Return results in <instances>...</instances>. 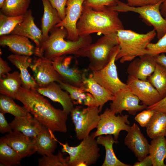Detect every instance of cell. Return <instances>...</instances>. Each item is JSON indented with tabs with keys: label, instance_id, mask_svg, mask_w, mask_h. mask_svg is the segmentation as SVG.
Returning <instances> with one entry per match:
<instances>
[{
	"label": "cell",
	"instance_id": "cell-4",
	"mask_svg": "<svg viewBox=\"0 0 166 166\" xmlns=\"http://www.w3.org/2000/svg\"><path fill=\"white\" fill-rule=\"evenodd\" d=\"M156 35L154 29L143 34L124 29L118 31L117 40L120 49L116 61L119 60L123 63L148 54L147 46Z\"/></svg>",
	"mask_w": 166,
	"mask_h": 166
},
{
	"label": "cell",
	"instance_id": "cell-2",
	"mask_svg": "<svg viewBox=\"0 0 166 166\" xmlns=\"http://www.w3.org/2000/svg\"><path fill=\"white\" fill-rule=\"evenodd\" d=\"M77 29L81 37L95 33L109 34L117 33L124 27L118 12L108 7L102 10H95L84 2Z\"/></svg>",
	"mask_w": 166,
	"mask_h": 166
},
{
	"label": "cell",
	"instance_id": "cell-29",
	"mask_svg": "<svg viewBox=\"0 0 166 166\" xmlns=\"http://www.w3.org/2000/svg\"><path fill=\"white\" fill-rule=\"evenodd\" d=\"M22 86L20 73L18 71L8 73L5 77L0 78V93L14 99Z\"/></svg>",
	"mask_w": 166,
	"mask_h": 166
},
{
	"label": "cell",
	"instance_id": "cell-52",
	"mask_svg": "<svg viewBox=\"0 0 166 166\" xmlns=\"http://www.w3.org/2000/svg\"><path fill=\"white\" fill-rule=\"evenodd\" d=\"M165 18L166 19V18Z\"/></svg>",
	"mask_w": 166,
	"mask_h": 166
},
{
	"label": "cell",
	"instance_id": "cell-23",
	"mask_svg": "<svg viewBox=\"0 0 166 166\" xmlns=\"http://www.w3.org/2000/svg\"><path fill=\"white\" fill-rule=\"evenodd\" d=\"M9 124L13 131L20 132L26 136L35 139L43 126L30 113L25 116L15 117Z\"/></svg>",
	"mask_w": 166,
	"mask_h": 166
},
{
	"label": "cell",
	"instance_id": "cell-49",
	"mask_svg": "<svg viewBox=\"0 0 166 166\" xmlns=\"http://www.w3.org/2000/svg\"><path fill=\"white\" fill-rule=\"evenodd\" d=\"M5 0H0V8L1 9L4 3Z\"/></svg>",
	"mask_w": 166,
	"mask_h": 166
},
{
	"label": "cell",
	"instance_id": "cell-32",
	"mask_svg": "<svg viewBox=\"0 0 166 166\" xmlns=\"http://www.w3.org/2000/svg\"><path fill=\"white\" fill-rule=\"evenodd\" d=\"M30 0H5L0 12L9 16L24 15L28 10Z\"/></svg>",
	"mask_w": 166,
	"mask_h": 166
},
{
	"label": "cell",
	"instance_id": "cell-42",
	"mask_svg": "<svg viewBox=\"0 0 166 166\" xmlns=\"http://www.w3.org/2000/svg\"><path fill=\"white\" fill-rule=\"evenodd\" d=\"M127 4L132 7H140L156 4L162 0H126Z\"/></svg>",
	"mask_w": 166,
	"mask_h": 166
},
{
	"label": "cell",
	"instance_id": "cell-43",
	"mask_svg": "<svg viewBox=\"0 0 166 166\" xmlns=\"http://www.w3.org/2000/svg\"><path fill=\"white\" fill-rule=\"evenodd\" d=\"M13 131L10 124L5 119L4 114L0 112V132L2 133H10Z\"/></svg>",
	"mask_w": 166,
	"mask_h": 166
},
{
	"label": "cell",
	"instance_id": "cell-5",
	"mask_svg": "<svg viewBox=\"0 0 166 166\" xmlns=\"http://www.w3.org/2000/svg\"><path fill=\"white\" fill-rule=\"evenodd\" d=\"M118 45L117 33L104 35L96 42L81 49L76 56L88 58L89 69L92 71L98 70L108 63Z\"/></svg>",
	"mask_w": 166,
	"mask_h": 166
},
{
	"label": "cell",
	"instance_id": "cell-22",
	"mask_svg": "<svg viewBox=\"0 0 166 166\" xmlns=\"http://www.w3.org/2000/svg\"><path fill=\"white\" fill-rule=\"evenodd\" d=\"M7 58L19 70L22 81V86L27 89L37 90L38 86L28 70L32 63V59L30 56L14 54L9 55Z\"/></svg>",
	"mask_w": 166,
	"mask_h": 166
},
{
	"label": "cell",
	"instance_id": "cell-7",
	"mask_svg": "<svg viewBox=\"0 0 166 166\" xmlns=\"http://www.w3.org/2000/svg\"><path fill=\"white\" fill-rule=\"evenodd\" d=\"M162 2V0L154 4L132 7L119 1L116 6L109 7L118 12H132L138 14L147 25L153 26L156 32L157 37L159 39L166 33V19L160 11Z\"/></svg>",
	"mask_w": 166,
	"mask_h": 166
},
{
	"label": "cell",
	"instance_id": "cell-6",
	"mask_svg": "<svg viewBox=\"0 0 166 166\" xmlns=\"http://www.w3.org/2000/svg\"><path fill=\"white\" fill-rule=\"evenodd\" d=\"M57 141L62 147L61 152L69 155V166H90L95 164L100 156L99 144L91 135L74 147L69 146L67 142L63 144Z\"/></svg>",
	"mask_w": 166,
	"mask_h": 166
},
{
	"label": "cell",
	"instance_id": "cell-14",
	"mask_svg": "<svg viewBox=\"0 0 166 166\" xmlns=\"http://www.w3.org/2000/svg\"><path fill=\"white\" fill-rule=\"evenodd\" d=\"M126 84L142 104L147 107L153 105L162 98L158 91L148 80H142L128 76Z\"/></svg>",
	"mask_w": 166,
	"mask_h": 166
},
{
	"label": "cell",
	"instance_id": "cell-18",
	"mask_svg": "<svg viewBox=\"0 0 166 166\" xmlns=\"http://www.w3.org/2000/svg\"><path fill=\"white\" fill-rule=\"evenodd\" d=\"M157 63L154 56L145 54L132 60L128 65L127 72L129 76L146 81L154 72Z\"/></svg>",
	"mask_w": 166,
	"mask_h": 166
},
{
	"label": "cell",
	"instance_id": "cell-10",
	"mask_svg": "<svg viewBox=\"0 0 166 166\" xmlns=\"http://www.w3.org/2000/svg\"><path fill=\"white\" fill-rule=\"evenodd\" d=\"M119 49L118 45L108 63L102 69L93 71L91 73L97 82L113 95L120 89L128 87L118 76L115 61Z\"/></svg>",
	"mask_w": 166,
	"mask_h": 166
},
{
	"label": "cell",
	"instance_id": "cell-46",
	"mask_svg": "<svg viewBox=\"0 0 166 166\" xmlns=\"http://www.w3.org/2000/svg\"><path fill=\"white\" fill-rule=\"evenodd\" d=\"M134 166H152V159L149 155L147 156L142 160L136 162Z\"/></svg>",
	"mask_w": 166,
	"mask_h": 166
},
{
	"label": "cell",
	"instance_id": "cell-11",
	"mask_svg": "<svg viewBox=\"0 0 166 166\" xmlns=\"http://www.w3.org/2000/svg\"><path fill=\"white\" fill-rule=\"evenodd\" d=\"M114 96L110 104V109L116 114H121L123 111H126L129 114L135 115L137 112L147 107L143 104H139L140 100L132 93L128 87L120 89Z\"/></svg>",
	"mask_w": 166,
	"mask_h": 166
},
{
	"label": "cell",
	"instance_id": "cell-20",
	"mask_svg": "<svg viewBox=\"0 0 166 166\" xmlns=\"http://www.w3.org/2000/svg\"><path fill=\"white\" fill-rule=\"evenodd\" d=\"M63 90L58 83L53 82L45 87H39L37 90L53 101L60 103L63 109L69 114L74 108V103L69 93Z\"/></svg>",
	"mask_w": 166,
	"mask_h": 166
},
{
	"label": "cell",
	"instance_id": "cell-1",
	"mask_svg": "<svg viewBox=\"0 0 166 166\" xmlns=\"http://www.w3.org/2000/svg\"><path fill=\"white\" fill-rule=\"evenodd\" d=\"M15 99L21 102L35 118L53 132H67L66 122L69 114L63 109L55 108L37 90L22 86Z\"/></svg>",
	"mask_w": 166,
	"mask_h": 166
},
{
	"label": "cell",
	"instance_id": "cell-44",
	"mask_svg": "<svg viewBox=\"0 0 166 166\" xmlns=\"http://www.w3.org/2000/svg\"><path fill=\"white\" fill-rule=\"evenodd\" d=\"M146 109L166 113V96L155 104L147 107Z\"/></svg>",
	"mask_w": 166,
	"mask_h": 166
},
{
	"label": "cell",
	"instance_id": "cell-12",
	"mask_svg": "<svg viewBox=\"0 0 166 166\" xmlns=\"http://www.w3.org/2000/svg\"><path fill=\"white\" fill-rule=\"evenodd\" d=\"M85 0H67L65 8V16L57 24V27L65 28L68 33L67 39L77 41L79 38L77 24L82 14L83 4Z\"/></svg>",
	"mask_w": 166,
	"mask_h": 166
},
{
	"label": "cell",
	"instance_id": "cell-19",
	"mask_svg": "<svg viewBox=\"0 0 166 166\" xmlns=\"http://www.w3.org/2000/svg\"><path fill=\"white\" fill-rule=\"evenodd\" d=\"M0 45L7 46L14 54L29 56L34 54L35 49L28 38L12 34L0 36Z\"/></svg>",
	"mask_w": 166,
	"mask_h": 166
},
{
	"label": "cell",
	"instance_id": "cell-31",
	"mask_svg": "<svg viewBox=\"0 0 166 166\" xmlns=\"http://www.w3.org/2000/svg\"><path fill=\"white\" fill-rule=\"evenodd\" d=\"M148 136L151 139L166 136V113L155 111L146 127Z\"/></svg>",
	"mask_w": 166,
	"mask_h": 166
},
{
	"label": "cell",
	"instance_id": "cell-3",
	"mask_svg": "<svg viewBox=\"0 0 166 166\" xmlns=\"http://www.w3.org/2000/svg\"><path fill=\"white\" fill-rule=\"evenodd\" d=\"M50 34L46 40L42 41L40 46L35 47L34 54L38 57L51 60L54 58L69 54L76 56L81 48L92 43L90 35L80 36L77 41L65 40L68 33L62 27L56 26L50 30Z\"/></svg>",
	"mask_w": 166,
	"mask_h": 166
},
{
	"label": "cell",
	"instance_id": "cell-24",
	"mask_svg": "<svg viewBox=\"0 0 166 166\" xmlns=\"http://www.w3.org/2000/svg\"><path fill=\"white\" fill-rule=\"evenodd\" d=\"M82 88L93 97L98 104L100 112L106 102L112 101L114 98V95L97 82L93 77L92 74L87 77L85 73Z\"/></svg>",
	"mask_w": 166,
	"mask_h": 166
},
{
	"label": "cell",
	"instance_id": "cell-9",
	"mask_svg": "<svg viewBox=\"0 0 166 166\" xmlns=\"http://www.w3.org/2000/svg\"><path fill=\"white\" fill-rule=\"evenodd\" d=\"M100 116L96 131L91 134L94 138L101 135H112L117 141L120 132L122 131L128 132L130 128L128 115L116 116L113 111L107 108Z\"/></svg>",
	"mask_w": 166,
	"mask_h": 166
},
{
	"label": "cell",
	"instance_id": "cell-17",
	"mask_svg": "<svg viewBox=\"0 0 166 166\" xmlns=\"http://www.w3.org/2000/svg\"><path fill=\"white\" fill-rule=\"evenodd\" d=\"M1 138L22 158L37 152L35 139L27 136L20 132L13 131Z\"/></svg>",
	"mask_w": 166,
	"mask_h": 166
},
{
	"label": "cell",
	"instance_id": "cell-21",
	"mask_svg": "<svg viewBox=\"0 0 166 166\" xmlns=\"http://www.w3.org/2000/svg\"><path fill=\"white\" fill-rule=\"evenodd\" d=\"M10 34L24 36L31 39L34 42L37 48L40 46L42 41V31L35 23L31 9L27 11L24 15L23 21L16 25Z\"/></svg>",
	"mask_w": 166,
	"mask_h": 166
},
{
	"label": "cell",
	"instance_id": "cell-34",
	"mask_svg": "<svg viewBox=\"0 0 166 166\" xmlns=\"http://www.w3.org/2000/svg\"><path fill=\"white\" fill-rule=\"evenodd\" d=\"M14 99L1 94L0 95V111L4 114H10L15 117H19L27 115L29 112L24 106L17 104Z\"/></svg>",
	"mask_w": 166,
	"mask_h": 166
},
{
	"label": "cell",
	"instance_id": "cell-45",
	"mask_svg": "<svg viewBox=\"0 0 166 166\" xmlns=\"http://www.w3.org/2000/svg\"><path fill=\"white\" fill-rule=\"evenodd\" d=\"M7 62L0 57V78L5 77L11 71Z\"/></svg>",
	"mask_w": 166,
	"mask_h": 166
},
{
	"label": "cell",
	"instance_id": "cell-48",
	"mask_svg": "<svg viewBox=\"0 0 166 166\" xmlns=\"http://www.w3.org/2000/svg\"><path fill=\"white\" fill-rule=\"evenodd\" d=\"M160 11L162 16L166 18V0H162V2L160 6Z\"/></svg>",
	"mask_w": 166,
	"mask_h": 166
},
{
	"label": "cell",
	"instance_id": "cell-8",
	"mask_svg": "<svg viewBox=\"0 0 166 166\" xmlns=\"http://www.w3.org/2000/svg\"><path fill=\"white\" fill-rule=\"evenodd\" d=\"M100 112L97 106L85 108L77 106L72 110L71 116L78 140H82L89 136L90 132L97 128L100 118Z\"/></svg>",
	"mask_w": 166,
	"mask_h": 166
},
{
	"label": "cell",
	"instance_id": "cell-50",
	"mask_svg": "<svg viewBox=\"0 0 166 166\" xmlns=\"http://www.w3.org/2000/svg\"><path fill=\"white\" fill-rule=\"evenodd\" d=\"M23 0V1H27V0Z\"/></svg>",
	"mask_w": 166,
	"mask_h": 166
},
{
	"label": "cell",
	"instance_id": "cell-47",
	"mask_svg": "<svg viewBox=\"0 0 166 166\" xmlns=\"http://www.w3.org/2000/svg\"><path fill=\"white\" fill-rule=\"evenodd\" d=\"M154 57L157 63L166 68V55L163 53Z\"/></svg>",
	"mask_w": 166,
	"mask_h": 166
},
{
	"label": "cell",
	"instance_id": "cell-30",
	"mask_svg": "<svg viewBox=\"0 0 166 166\" xmlns=\"http://www.w3.org/2000/svg\"><path fill=\"white\" fill-rule=\"evenodd\" d=\"M149 155L153 166H166V139L161 136L152 139L149 147Z\"/></svg>",
	"mask_w": 166,
	"mask_h": 166
},
{
	"label": "cell",
	"instance_id": "cell-33",
	"mask_svg": "<svg viewBox=\"0 0 166 166\" xmlns=\"http://www.w3.org/2000/svg\"><path fill=\"white\" fill-rule=\"evenodd\" d=\"M147 80L156 89L162 98L166 96V68L157 63L154 72Z\"/></svg>",
	"mask_w": 166,
	"mask_h": 166
},
{
	"label": "cell",
	"instance_id": "cell-40",
	"mask_svg": "<svg viewBox=\"0 0 166 166\" xmlns=\"http://www.w3.org/2000/svg\"><path fill=\"white\" fill-rule=\"evenodd\" d=\"M155 112V111L152 109L144 110L135 116L134 119L141 127H146Z\"/></svg>",
	"mask_w": 166,
	"mask_h": 166
},
{
	"label": "cell",
	"instance_id": "cell-37",
	"mask_svg": "<svg viewBox=\"0 0 166 166\" xmlns=\"http://www.w3.org/2000/svg\"><path fill=\"white\" fill-rule=\"evenodd\" d=\"M69 156L65 158L63 152L59 151L56 155L53 154L43 155L38 160L39 166H69Z\"/></svg>",
	"mask_w": 166,
	"mask_h": 166
},
{
	"label": "cell",
	"instance_id": "cell-38",
	"mask_svg": "<svg viewBox=\"0 0 166 166\" xmlns=\"http://www.w3.org/2000/svg\"><path fill=\"white\" fill-rule=\"evenodd\" d=\"M156 43H149L147 46L148 54L155 56L166 53V33Z\"/></svg>",
	"mask_w": 166,
	"mask_h": 166
},
{
	"label": "cell",
	"instance_id": "cell-15",
	"mask_svg": "<svg viewBox=\"0 0 166 166\" xmlns=\"http://www.w3.org/2000/svg\"><path fill=\"white\" fill-rule=\"evenodd\" d=\"M72 57L66 55L52 60L54 67L60 76L62 82L75 86H83V76L85 73L78 68L71 67Z\"/></svg>",
	"mask_w": 166,
	"mask_h": 166
},
{
	"label": "cell",
	"instance_id": "cell-39",
	"mask_svg": "<svg viewBox=\"0 0 166 166\" xmlns=\"http://www.w3.org/2000/svg\"><path fill=\"white\" fill-rule=\"evenodd\" d=\"M119 0H85V4L97 10H103L107 7L116 6Z\"/></svg>",
	"mask_w": 166,
	"mask_h": 166
},
{
	"label": "cell",
	"instance_id": "cell-51",
	"mask_svg": "<svg viewBox=\"0 0 166 166\" xmlns=\"http://www.w3.org/2000/svg\"><path fill=\"white\" fill-rule=\"evenodd\" d=\"M165 160V162H166V159Z\"/></svg>",
	"mask_w": 166,
	"mask_h": 166
},
{
	"label": "cell",
	"instance_id": "cell-25",
	"mask_svg": "<svg viewBox=\"0 0 166 166\" xmlns=\"http://www.w3.org/2000/svg\"><path fill=\"white\" fill-rule=\"evenodd\" d=\"M53 133L43 125L35 139L37 152L40 154L42 156L49 155L55 152L58 141Z\"/></svg>",
	"mask_w": 166,
	"mask_h": 166
},
{
	"label": "cell",
	"instance_id": "cell-35",
	"mask_svg": "<svg viewBox=\"0 0 166 166\" xmlns=\"http://www.w3.org/2000/svg\"><path fill=\"white\" fill-rule=\"evenodd\" d=\"M22 159L15 150L0 138V164L6 166L18 165Z\"/></svg>",
	"mask_w": 166,
	"mask_h": 166
},
{
	"label": "cell",
	"instance_id": "cell-36",
	"mask_svg": "<svg viewBox=\"0 0 166 166\" xmlns=\"http://www.w3.org/2000/svg\"><path fill=\"white\" fill-rule=\"evenodd\" d=\"M24 15L9 16L0 12V35L10 34L16 25L23 20Z\"/></svg>",
	"mask_w": 166,
	"mask_h": 166
},
{
	"label": "cell",
	"instance_id": "cell-41",
	"mask_svg": "<svg viewBox=\"0 0 166 166\" xmlns=\"http://www.w3.org/2000/svg\"><path fill=\"white\" fill-rule=\"evenodd\" d=\"M52 6L57 11L61 20L65 16V8L67 0H49Z\"/></svg>",
	"mask_w": 166,
	"mask_h": 166
},
{
	"label": "cell",
	"instance_id": "cell-27",
	"mask_svg": "<svg viewBox=\"0 0 166 166\" xmlns=\"http://www.w3.org/2000/svg\"><path fill=\"white\" fill-rule=\"evenodd\" d=\"M58 83L63 89L69 93L74 104L99 107L97 102L92 95L85 92L82 88L73 86L63 82Z\"/></svg>",
	"mask_w": 166,
	"mask_h": 166
},
{
	"label": "cell",
	"instance_id": "cell-13",
	"mask_svg": "<svg viewBox=\"0 0 166 166\" xmlns=\"http://www.w3.org/2000/svg\"><path fill=\"white\" fill-rule=\"evenodd\" d=\"M30 68L39 88L45 87L53 82H62L51 60L38 57L34 60Z\"/></svg>",
	"mask_w": 166,
	"mask_h": 166
},
{
	"label": "cell",
	"instance_id": "cell-16",
	"mask_svg": "<svg viewBox=\"0 0 166 166\" xmlns=\"http://www.w3.org/2000/svg\"><path fill=\"white\" fill-rule=\"evenodd\" d=\"M127 132L124 144L141 161L149 154L150 144L136 124L134 123Z\"/></svg>",
	"mask_w": 166,
	"mask_h": 166
},
{
	"label": "cell",
	"instance_id": "cell-26",
	"mask_svg": "<svg viewBox=\"0 0 166 166\" xmlns=\"http://www.w3.org/2000/svg\"><path fill=\"white\" fill-rule=\"evenodd\" d=\"M41 0L44 8L41 25L43 41L49 37L51 29L59 23L61 19L57 11L52 6L49 0Z\"/></svg>",
	"mask_w": 166,
	"mask_h": 166
},
{
	"label": "cell",
	"instance_id": "cell-28",
	"mask_svg": "<svg viewBox=\"0 0 166 166\" xmlns=\"http://www.w3.org/2000/svg\"><path fill=\"white\" fill-rule=\"evenodd\" d=\"M96 140L97 144L104 147L105 149V156L102 166H131L121 161L116 156L113 146V144L117 143L118 141L114 140L112 135L99 136L97 137Z\"/></svg>",
	"mask_w": 166,
	"mask_h": 166
}]
</instances>
